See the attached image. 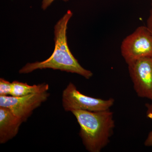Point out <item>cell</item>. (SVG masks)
Returning a JSON list of instances; mask_svg holds the SVG:
<instances>
[{
  "instance_id": "cell-7",
  "label": "cell",
  "mask_w": 152,
  "mask_h": 152,
  "mask_svg": "<svg viewBox=\"0 0 152 152\" xmlns=\"http://www.w3.org/2000/svg\"><path fill=\"white\" fill-rule=\"evenodd\" d=\"M23 122L10 109L0 107V144L6 143L15 137Z\"/></svg>"
},
{
  "instance_id": "cell-3",
  "label": "cell",
  "mask_w": 152,
  "mask_h": 152,
  "mask_svg": "<svg viewBox=\"0 0 152 152\" xmlns=\"http://www.w3.org/2000/svg\"><path fill=\"white\" fill-rule=\"evenodd\" d=\"M63 107L65 111L85 110L91 112L100 111L110 109L115 100L96 98L82 94L73 83H69L62 93Z\"/></svg>"
},
{
  "instance_id": "cell-11",
  "label": "cell",
  "mask_w": 152,
  "mask_h": 152,
  "mask_svg": "<svg viewBox=\"0 0 152 152\" xmlns=\"http://www.w3.org/2000/svg\"><path fill=\"white\" fill-rule=\"evenodd\" d=\"M144 145L148 147H152V130L151 131L147 136V138L144 142Z\"/></svg>"
},
{
  "instance_id": "cell-6",
  "label": "cell",
  "mask_w": 152,
  "mask_h": 152,
  "mask_svg": "<svg viewBox=\"0 0 152 152\" xmlns=\"http://www.w3.org/2000/svg\"><path fill=\"white\" fill-rule=\"evenodd\" d=\"M128 65L136 94L152 102V56L142 58Z\"/></svg>"
},
{
  "instance_id": "cell-4",
  "label": "cell",
  "mask_w": 152,
  "mask_h": 152,
  "mask_svg": "<svg viewBox=\"0 0 152 152\" xmlns=\"http://www.w3.org/2000/svg\"><path fill=\"white\" fill-rule=\"evenodd\" d=\"M121 54L128 65L145 57L152 56V33L141 26L123 40Z\"/></svg>"
},
{
  "instance_id": "cell-5",
  "label": "cell",
  "mask_w": 152,
  "mask_h": 152,
  "mask_svg": "<svg viewBox=\"0 0 152 152\" xmlns=\"http://www.w3.org/2000/svg\"><path fill=\"white\" fill-rule=\"evenodd\" d=\"M50 96L48 91L21 96H0V107L10 109L24 122L36 109L48 100Z\"/></svg>"
},
{
  "instance_id": "cell-8",
  "label": "cell",
  "mask_w": 152,
  "mask_h": 152,
  "mask_svg": "<svg viewBox=\"0 0 152 152\" xmlns=\"http://www.w3.org/2000/svg\"><path fill=\"white\" fill-rule=\"evenodd\" d=\"M12 89L10 96H21L32 94H38L48 91L49 86L46 83L30 86L27 83L14 81L12 83Z\"/></svg>"
},
{
  "instance_id": "cell-1",
  "label": "cell",
  "mask_w": 152,
  "mask_h": 152,
  "mask_svg": "<svg viewBox=\"0 0 152 152\" xmlns=\"http://www.w3.org/2000/svg\"><path fill=\"white\" fill-rule=\"evenodd\" d=\"M72 15V12L68 10L55 26V47L51 56L43 61L28 63L20 70V74L29 73L38 69H52L77 74L86 79L92 77L93 73L80 65L68 47L66 30L68 22Z\"/></svg>"
},
{
  "instance_id": "cell-12",
  "label": "cell",
  "mask_w": 152,
  "mask_h": 152,
  "mask_svg": "<svg viewBox=\"0 0 152 152\" xmlns=\"http://www.w3.org/2000/svg\"><path fill=\"white\" fill-rule=\"evenodd\" d=\"M145 107L147 108V117L152 121V102L151 104H146Z\"/></svg>"
},
{
  "instance_id": "cell-9",
  "label": "cell",
  "mask_w": 152,
  "mask_h": 152,
  "mask_svg": "<svg viewBox=\"0 0 152 152\" xmlns=\"http://www.w3.org/2000/svg\"><path fill=\"white\" fill-rule=\"evenodd\" d=\"M12 89V83H10L3 78L0 79V96L11 95Z\"/></svg>"
},
{
  "instance_id": "cell-13",
  "label": "cell",
  "mask_w": 152,
  "mask_h": 152,
  "mask_svg": "<svg viewBox=\"0 0 152 152\" xmlns=\"http://www.w3.org/2000/svg\"><path fill=\"white\" fill-rule=\"evenodd\" d=\"M54 0H43L42 2V7L43 10H45L51 4ZM64 1H67L68 0H62Z\"/></svg>"
},
{
  "instance_id": "cell-10",
  "label": "cell",
  "mask_w": 152,
  "mask_h": 152,
  "mask_svg": "<svg viewBox=\"0 0 152 152\" xmlns=\"http://www.w3.org/2000/svg\"><path fill=\"white\" fill-rule=\"evenodd\" d=\"M146 27L152 33V0L151 2V8L150 11L149 15L147 19Z\"/></svg>"
},
{
  "instance_id": "cell-2",
  "label": "cell",
  "mask_w": 152,
  "mask_h": 152,
  "mask_svg": "<svg viewBox=\"0 0 152 152\" xmlns=\"http://www.w3.org/2000/svg\"><path fill=\"white\" fill-rule=\"evenodd\" d=\"M80 126L79 135L86 150L100 152L110 142L115 127L113 113L110 110L91 112L74 110Z\"/></svg>"
}]
</instances>
